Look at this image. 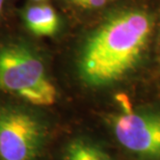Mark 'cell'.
I'll use <instances>...</instances> for the list:
<instances>
[{"label": "cell", "instance_id": "6da1fadb", "mask_svg": "<svg viewBox=\"0 0 160 160\" xmlns=\"http://www.w3.org/2000/svg\"><path fill=\"white\" fill-rule=\"evenodd\" d=\"M154 21L142 9L118 12L86 40L79 56L80 77L91 86L123 79L138 65L148 47Z\"/></svg>", "mask_w": 160, "mask_h": 160}, {"label": "cell", "instance_id": "7a4b0ae2", "mask_svg": "<svg viewBox=\"0 0 160 160\" xmlns=\"http://www.w3.org/2000/svg\"><path fill=\"white\" fill-rule=\"evenodd\" d=\"M0 88L37 106H50L56 101V88L44 63L20 45L0 48Z\"/></svg>", "mask_w": 160, "mask_h": 160}, {"label": "cell", "instance_id": "3957f363", "mask_svg": "<svg viewBox=\"0 0 160 160\" xmlns=\"http://www.w3.org/2000/svg\"><path fill=\"white\" fill-rule=\"evenodd\" d=\"M121 111L110 119L117 140L140 160H160V110L131 106L126 96L117 97Z\"/></svg>", "mask_w": 160, "mask_h": 160}, {"label": "cell", "instance_id": "277c9868", "mask_svg": "<svg viewBox=\"0 0 160 160\" xmlns=\"http://www.w3.org/2000/svg\"><path fill=\"white\" fill-rule=\"evenodd\" d=\"M44 136L43 126L31 114L17 109L0 111L1 160H34Z\"/></svg>", "mask_w": 160, "mask_h": 160}, {"label": "cell", "instance_id": "5b68a950", "mask_svg": "<svg viewBox=\"0 0 160 160\" xmlns=\"http://www.w3.org/2000/svg\"><path fill=\"white\" fill-rule=\"evenodd\" d=\"M25 23L31 32L39 37H50L59 27V19L52 6L32 5L25 12Z\"/></svg>", "mask_w": 160, "mask_h": 160}, {"label": "cell", "instance_id": "8992f818", "mask_svg": "<svg viewBox=\"0 0 160 160\" xmlns=\"http://www.w3.org/2000/svg\"><path fill=\"white\" fill-rule=\"evenodd\" d=\"M63 160H112L100 147L86 139L78 138L67 148Z\"/></svg>", "mask_w": 160, "mask_h": 160}, {"label": "cell", "instance_id": "52a82bcc", "mask_svg": "<svg viewBox=\"0 0 160 160\" xmlns=\"http://www.w3.org/2000/svg\"><path fill=\"white\" fill-rule=\"evenodd\" d=\"M76 5L85 8H97L103 6L107 0H71Z\"/></svg>", "mask_w": 160, "mask_h": 160}, {"label": "cell", "instance_id": "ba28073f", "mask_svg": "<svg viewBox=\"0 0 160 160\" xmlns=\"http://www.w3.org/2000/svg\"><path fill=\"white\" fill-rule=\"evenodd\" d=\"M2 6H3V0H0V12L2 9Z\"/></svg>", "mask_w": 160, "mask_h": 160}]
</instances>
